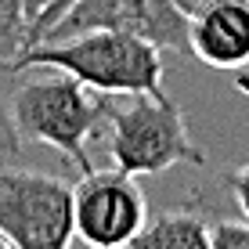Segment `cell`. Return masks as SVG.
<instances>
[{"mask_svg": "<svg viewBox=\"0 0 249 249\" xmlns=\"http://www.w3.org/2000/svg\"><path fill=\"white\" fill-rule=\"evenodd\" d=\"M177 4H181L184 11H192V7H195V4H202V0H177Z\"/></svg>", "mask_w": 249, "mask_h": 249, "instance_id": "obj_15", "label": "cell"}, {"mask_svg": "<svg viewBox=\"0 0 249 249\" xmlns=\"http://www.w3.org/2000/svg\"><path fill=\"white\" fill-rule=\"evenodd\" d=\"M11 69L0 65V159H15L22 152V137L11 119Z\"/></svg>", "mask_w": 249, "mask_h": 249, "instance_id": "obj_10", "label": "cell"}, {"mask_svg": "<svg viewBox=\"0 0 249 249\" xmlns=\"http://www.w3.org/2000/svg\"><path fill=\"white\" fill-rule=\"evenodd\" d=\"M238 87H242V90H249V80H246V76H238Z\"/></svg>", "mask_w": 249, "mask_h": 249, "instance_id": "obj_17", "label": "cell"}, {"mask_svg": "<svg viewBox=\"0 0 249 249\" xmlns=\"http://www.w3.org/2000/svg\"><path fill=\"white\" fill-rule=\"evenodd\" d=\"M188 51L220 72L249 69V0H202L188 11Z\"/></svg>", "mask_w": 249, "mask_h": 249, "instance_id": "obj_7", "label": "cell"}, {"mask_svg": "<svg viewBox=\"0 0 249 249\" xmlns=\"http://www.w3.org/2000/svg\"><path fill=\"white\" fill-rule=\"evenodd\" d=\"M148 220V202L126 170H98L80 174L72 184V228L76 242L90 249L134 246L137 231Z\"/></svg>", "mask_w": 249, "mask_h": 249, "instance_id": "obj_5", "label": "cell"}, {"mask_svg": "<svg viewBox=\"0 0 249 249\" xmlns=\"http://www.w3.org/2000/svg\"><path fill=\"white\" fill-rule=\"evenodd\" d=\"M0 231L11 249L72 246V184L40 170H0Z\"/></svg>", "mask_w": 249, "mask_h": 249, "instance_id": "obj_4", "label": "cell"}, {"mask_svg": "<svg viewBox=\"0 0 249 249\" xmlns=\"http://www.w3.org/2000/svg\"><path fill=\"white\" fill-rule=\"evenodd\" d=\"M69 4H72V0H54V4H51L47 11H44V15H40V18L33 22V29H29V44H36V40H44V33H47V29H51V25H54L58 18H62V11H65Z\"/></svg>", "mask_w": 249, "mask_h": 249, "instance_id": "obj_13", "label": "cell"}, {"mask_svg": "<svg viewBox=\"0 0 249 249\" xmlns=\"http://www.w3.org/2000/svg\"><path fill=\"white\" fill-rule=\"evenodd\" d=\"M137 249H210V220L199 210H166L148 217L134 238Z\"/></svg>", "mask_w": 249, "mask_h": 249, "instance_id": "obj_8", "label": "cell"}, {"mask_svg": "<svg viewBox=\"0 0 249 249\" xmlns=\"http://www.w3.org/2000/svg\"><path fill=\"white\" fill-rule=\"evenodd\" d=\"M87 29H123L144 36L162 54H192L188 51V11L177 0H72L44 40L76 36ZM40 44V40H36Z\"/></svg>", "mask_w": 249, "mask_h": 249, "instance_id": "obj_6", "label": "cell"}, {"mask_svg": "<svg viewBox=\"0 0 249 249\" xmlns=\"http://www.w3.org/2000/svg\"><path fill=\"white\" fill-rule=\"evenodd\" d=\"M210 249H249V220H210Z\"/></svg>", "mask_w": 249, "mask_h": 249, "instance_id": "obj_11", "label": "cell"}, {"mask_svg": "<svg viewBox=\"0 0 249 249\" xmlns=\"http://www.w3.org/2000/svg\"><path fill=\"white\" fill-rule=\"evenodd\" d=\"M54 4V0H22V7H25V15H29V29H33V22L40 18V15L47 11V7Z\"/></svg>", "mask_w": 249, "mask_h": 249, "instance_id": "obj_14", "label": "cell"}, {"mask_svg": "<svg viewBox=\"0 0 249 249\" xmlns=\"http://www.w3.org/2000/svg\"><path fill=\"white\" fill-rule=\"evenodd\" d=\"M25 69H58L98 94L162 90V51L123 29H87L76 36L29 44L11 62L15 76Z\"/></svg>", "mask_w": 249, "mask_h": 249, "instance_id": "obj_1", "label": "cell"}, {"mask_svg": "<svg viewBox=\"0 0 249 249\" xmlns=\"http://www.w3.org/2000/svg\"><path fill=\"white\" fill-rule=\"evenodd\" d=\"M0 249H11V242H7V235L0 231Z\"/></svg>", "mask_w": 249, "mask_h": 249, "instance_id": "obj_16", "label": "cell"}, {"mask_svg": "<svg viewBox=\"0 0 249 249\" xmlns=\"http://www.w3.org/2000/svg\"><path fill=\"white\" fill-rule=\"evenodd\" d=\"M22 47H29V15L22 0H0V65L11 69Z\"/></svg>", "mask_w": 249, "mask_h": 249, "instance_id": "obj_9", "label": "cell"}, {"mask_svg": "<svg viewBox=\"0 0 249 249\" xmlns=\"http://www.w3.org/2000/svg\"><path fill=\"white\" fill-rule=\"evenodd\" d=\"M224 184H228L235 206L242 210V217L249 220V162H246V166H238V170H231V174H224Z\"/></svg>", "mask_w": 249, "mask_h": 249, "instance_id": "obj_12", "label": "cell"}, {"mask_svg": "<svg viewBox=\"0 0 249 249\" xmlns=\"http://www.w3.org/2000/svg\"><path fill=\"white\" fill-rule=\"evenodd\" d=\"M105 94L83 87L76 76L47 69L40 80L11 87V119L22 141H40L54 148L69 166L90 174L94 159L87 144L98 137Z\"/></svg>", "mask_w": 249, "mask_h": 249, "instance_id": "obj_3", "label": "cell"}, {"mask_svg": "<svg viewBox=\"0 0 249 249\" xmlns=\"http://www.w3.org/2000/svg\"><path fill=\"white\" fill-rule=\"evenodd\" d=\"M98 137L105 141L112 166L134 177L206 162V152L188 134L181 105L162 90L105 94Z\"/></svg>", "mask_w": 249, "mask_h": 249, "instance_id": "obj_2", "label": "cell"}]
</instances>
